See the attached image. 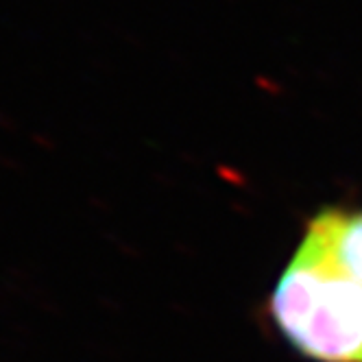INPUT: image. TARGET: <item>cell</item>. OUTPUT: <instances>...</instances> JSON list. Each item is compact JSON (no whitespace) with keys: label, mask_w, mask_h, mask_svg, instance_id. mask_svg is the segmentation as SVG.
Segmentation results:
<instances>
[{"label":"cell","mask_w":362,"mask_h":362,"mask_svg":"<svg viewBox=\"0 0 362 362\" xmlns=\"http://www.w3.org/2000/svg\"><path fill=\"white\" fill-rule=\"evenodd\" d=\"M308 227L317 231L336 260L362 284V210L325 208Z\"/></svg>","instance_id":"7a4b0ae2"},{"label":"cell","mask_w":362,"mask_h":362,"mask_svg":"<svg viewBox=\"0 0 362 362\" xmlns=\"http://www.w3.org/2000/svg\"><path fill=\"white\" fill-rule=\"evenodd\" d=\"M269 317L291 349L313 362H362V284L313 227L269 297Z\"/></svg>","instance_id":"6da1fadb"}]
</instances>
